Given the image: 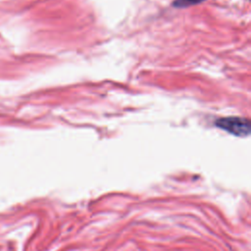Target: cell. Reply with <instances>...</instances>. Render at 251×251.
<instances>
[{"mask_svg":"<svg viewBox=\"0 0 251 251\" xmlns=\"http://www.w3.org/2000/svg\"><path fill=\"white\" fill-rule=\"evenodd\" d=\"M216 125L221 129L239 137L250 134L249 120L241 117H226L217 120Z\"/></svg>","mask_w":251,"mask_h":251,"instance_id":"6da1fadb","label":"cell"},{"mask_svg":"<svg viewBox=\"0 0 251 251\" xmlns=\"http://www.w3.org/2000/svg\"><path fill=\"white\" fill-rule=\"evenodd\" d=\"M205 0H176L173 5L177 8H185L192 5H196L199 3H202Z\"/></svg>","mask_w":251,"mask_h":251,"instance_id":"7a4b0ae2","label":"cell"}]
</instances>
